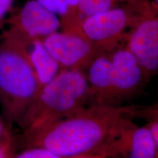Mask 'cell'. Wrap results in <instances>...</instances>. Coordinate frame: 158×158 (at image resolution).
Wrapping results in <instances>:
<instances>
[{
	"mask_svg": "<svg viewBox=\"0 0 158 158\" xmlns=\"http://www.w3.org/2000/svg\"><path fill=\"white\" fill-rule=\"evenodd\" d=\"M133 106L92 105L29 133L22 134L26 147H38L59 157L100 154L126 116L137 115Z\"/></svg>",
	"mask_w": 158,
	"mask_h": 158,
	"instance_id": "obj_1",
	"label": "cell"
},
{
	"mask_svg": "<svg viewBox=\"0 0 158 158\" xmlns=\"http://www.w3.org/2000/svg\"><path fill=\"white\" fill-rule=\"evenodd\" d=\"M90 106L89 90L84 71L62 70L40 89L34 101L18 126L29 133Z\"/></svg>",
	"mask_w": 158,
	"mask_h": 158,
	"instance_id": "obj_2",
	"label": "cell"
},
{
	"mask_svg": "<svg viewBox=\"0 0 158 158\" xmlns=\"http://www.w3.org/2000/svg\"><path fill=\"white\" fill-rule=\"evenodd\" d=\"M40 89L25 45L4 38L0 45V108L10 128L19 124Z\"/></svg>",
	"mask_w": 158,
	"mask_h": 158,
	"instance_id": "obj_3",
	"label": "cell"
},
{
	"mask_svg": "<svg viewBox=\"0 0 158 158\" xmlns=\"http://www.w3.org/2000/svg\"><path fill=\"white\" fill-rule=\"evenodd\" d=\"M135 19L124 46L133 54L147 78L158 74V8L151 0H129Z\"/></svg>",
	"mask_w": 158,
	"mask_h": 158,
	"instance_id": "obj_4",
	"label": "cell"
},
{
	"mask_svg": "<svg viewBox=\"0 0 158 158\" xmlns=\"http://www.w3.org/2000/svg\"><path fill=\"white\" fill-rule=\"evenodd\" d=\"M125 7L116 6L103 13L86 18L75 31L86 39L101 53L118 48L135 19V10L129 0Z\"/></svg>",
	"mask_w": 158,
	"mask_h": 158,
	"instance_id": "obj_5",
	"label": "cell"
},
{
	"mask_svg": "<svg viewBox=\"0 0 158 158\" xmlns=\"http://www.w3.org/2000/svg\"><path fill=\"white\" fill-rule=\"evenodd\" d=\"M62 29L60 18L37 0H29L12 16L4 38L22 43L41 40Z\"/></svg>",
	"mask_w": 158,
	"mask_h": 158,
	"instance_id": "obj_6",
	"label": "cell"
},
{
	"mask_svg": "<svg viewBox=\"0 0 158 158\" xmlns=\"http://www.w3.org/2000/svg\"><path fill=\"white\" fill-rule=\"evenodd\" d=\"M126 116L105 147L102 155L107 158H157L155 141L149 128L140 126Z\"/></svg>",
	"mask_w": 158,
	"mask_h": 158,
	"instance_id": "obj_7",
	"label": "cell"
},
{
	"mask_svg": "<svg viewBox=\"0 0 158 158\" xmlns=\"http://www.w3.org/2000/svg\"><path fill=\"white\" fill-rule=\"evenodd\" d=\"M43 43L63 70H86L100 52L78 33L59 30L43 40Z\"/></svg>",
	"mask_w": 158,
	"mask_h": 158,
	"instance_id": "obj_8",
	"label": "cell"
},
{
	"mask_svg": "<svg viewBox=\"0 0 158 158\" xmlns=\"http://www.w3.org/2000/svg\"><path fill=\"white\" fill-rule=\"evenodd\" d=\"M109 54L114 103L119 106L139 93L149 81L137 59L125 46L118 47Z\"/></svg>",
	"mask_w": 158,
	"mask_h": 158,
	"instance_id": "obj_9",
	"label": "cell"
},
{
	"mask_svg": "<svg viewBox=\"0 0 158 158\" xmlns=\"http://www.w3.org/2000/svg\"><path fill=\"white\" fill-rule=\"evenodd\" d=\"M84 73L89 90L90 106H116L114 103L109 53L98 54Z\"/></svg>",
	"mask_w": 158,
	"mask_h": 158,
	"instance_id": "obj_10",
	"label": "cell"
},
{
	"mask_svg": "<svg viewBox=\"0 0 158 158\" xmlns=\"http://www.w3.org/2000/svg\"><path fill=\"white\" fill-rule=\"evenodd\" d=\"M23 44L40 88H41L56 78L63 69L47 50L43 40H36Z\"/></svg>",
	"mask_w": 158,
	"mask_h": 158,
	"instance_id": "obj_11",
	"label": "cell"
},
{
	"mask_svg": "<svg viewBox=\"0 0 158 158\" xmlns=\"http://www.w3.org/2000/svg\"><path fill=\"white\" fill-rule=\"evenodd\" d=\"M122 1L126 0H78L73 15L62 22V29L75 32L84 19L107 11Z\"/></svg>",
	"mask_w": 158,
	"mask_h": 158,
	"instance_id": "obj_12",
	"label": "cell"
},
{
	"mask_svg": "<svg viewBox=\"0 0 158 158\" xmlns=\"http://www.w3.org/2000/svg\"><path fill=\"white\" fill-rule=\"evenodd\" d=\"M60 18L61 23L73 16L78 0H37Z\"/></svg>",
	"mask_w": 158,
	"mask_h": 158,
	"instance_id": "obj_13",
	"label": "cell"
},
{
	"mask_svg": "<svg viewBox=\"0 0 158 158\" xmlns=\"http://www.w3.org/2000/svg\"><path fill=\"white\" fill-rule=\"evenodd\" d=\"M12 158H64L59 157L51 152L48 150L42 147H26L23 151L13 155ZM71 158V157H70Z\"/></svg>",
	"mask_w": 158,
	"mask_h": 158,
	"instance_id": "obj_14",
	"label": "cell"
},
{
	"mask_svg": "<svg viewBox=\"0 0 158 158\" xmlns=\"http://www.w3.org/2000/svg\"><path fill=\"white\" fill-rule=\"evenodd\" d=\"M14 149V141L4 140L0 141V158H12Z\"/></svg>",
	"mask_w": 158,
	"mask_h": 158,
	"instance_id": "obj_15",
	"label": "cell"
},
{
	"mask_svg": "<svg viewBox=\"0 0 158 158\" xmlns=\"http://www.w3.org/2000/svg\"><path fill=\"white\" fill-rule=\"evenodd\" d=\"M12 139L13 136L10 133V128L7 125L2 115L0 114V141Z\"/></svg>",
	"mask_w": 158,
	"mask_h": 158,
	"instance_id": "obj_16",
	"label": "cell"
},
{
	"mask_svg": "<svg viewBox=\"0 0 158 158\" xmlns=\"http://www.w3.org/2000/svg\"><path fill=\"white\" fill-rule=\"evenodd\" d=\"M15 0H0V22L10 10Z\"/></svg>",
	"mask_w": 158,
	"mask_h": 158,
	"instance_id": "obj_17",
	"label": "cell"
},
{
	"mask_svg": "<svg viewBox=\"0 0 158 158\" xmlns=\"http://www.w3.org/2000/svg\"><path fill=\"white\" fill-rule=\"evenodd\" d=\"M71 158H107V157L103 155H100V154H90V155L76 156V157H73Z\"/></svg>",
	"mask_w": 158,
	"mask_h": 158,
	"instance_id": "obj_18",
	"label": "cell"
},
{
	"mask_svg": "<svg viewBox=\"0 0 158 158\" xmlns=\"http://www.w3.org/2000/svg\"><path fill=\"white\" fill-rule=\"evenodd\" d=\"M152 2L154 4V5L157 8H158V0H151Z\"/></svg>",
	"mask_w": 158,
	"mask_h": 158,
	"instance_id": "obj_19",
	"label": "cell"
},
{
	"mask_svg": "<svg viewBox=\"0 0 158 158\" xmlns=\"http://www.w3.org/2000/svg\"><path fill=\"white\" fill-rule=\"evenodd\" d=\"M157 105H158V104H157Z\"/></svg>",
	"mask_w": 158,
	"mask_h": 158,
	"instance_id": "obj_20",
	"label": "cell"
}]
</instances>
